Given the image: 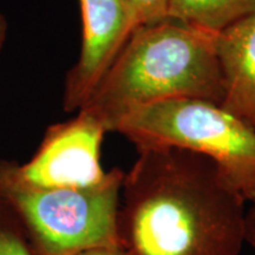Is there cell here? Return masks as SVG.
<instances>
[{
  "label": "cell",
  "instance_id": "obj_5",
  "mask_svg": "<svg viewBox=\"0 0 255 255\" xmlns=\"http://www.w3.org/2000/svg\"><path fill=\"white\" fill-rule=\"evenodd\" d=\"M103 124L79 110L72 119L47 127L33 156L19 163L21 177L40 188L88 187L108 171L101 163Z\"/></svg>",
  "mask_w": 255,
  "mask_h": 255
},
{
  "label": "cell",
  "instance_id": "obj_2",
  "mask_svg": "<svg viewBox=\"0 0 255 255\" xmlns=\"http://www.w3.org/2000/svg\"><path fill=\"white\" fill-rule=\"evenodd\" d=\"M216 37L173 19L138 26L79 110L114 132L130 111L156 102L195 98L221 104Z\"/></svg>",
  "mask_w": 255,
  "mask_h": 255
},
{
  "label": "cell",
  "instance_id": "obj_9",
  "mask_svg": "<svg viewBox=\"0 0 255 255\" xmlns=\"http://www.w3.org/2000/svg\"><path fill=\"white\" fill-rule=\"evenodd\" d=\"M0 255H33L20 222L12 209L0 200Z\"/></svg>",
  "mask_w": 255,
  "mask_h": 255
},
{
  "label": "cell",
  "instance_id": "obj_12",
  "mask_svg": "<svg viewBox=\"0 0 255 255\" xmlns=\"http://www.w3.org/2000/svg\"><path fill=\"white\" fill-rule=\"evenodd\" d=\"M75 255H127L126 251L120 245L115 246H100L84 250Z\"/></svg>",
  "mask_w": 255,
  "mask_h": 255
},
{
  "label": "cell",
  "instance_id": "obj_4",
  "mask_svg": "<svg viewBox=\"0 0 255 255\" xmlns=\"http://www.w3.org/2000/svg\"><path fill=\"white\" fill-rule=\"evenodd\" d=\"M137 149L173 146L209 158L244 200H255V130L220 104L174 98L137 108L115 131Z\"/></svg>",
  "mask_w": 255,
  "mask_h": 255
},
{
  "label": "cell",
  "instance_id": "obj_7",
  "mask_svg": "<svg viewBox=\"0 0 255 255\" xmlns=\"http://www.w3.org/2000/svg\"><path fill=\"white\" fill-rule=\"evenodd\" d=\"M221 107L255 130V9L216 37Z\"/></svg>",
  "mask_w": 255,
  "mask_h": 255
},
{
  "label": "cell",
  "instance_id": "obj_13",
  "mask_svg": "<svg viewBox=\"0 0 255 255\" xmlns=\"http://www.w3.org/2000/svg\"><path fill=\"white\" fill-rule=\"evenodd\" d=\"M6 34H7V20L4 15L0 13V51L5 44Z\"/></svg>",
  "mask_w": 255,
  "mask_h": 255
},
{
  "label": "cell",
  "instance_id": "obj_6",
  "mask_svg": "<svg viewBox=\"0 0 255 255\" xmlns=\"http://www.w3.org/2000/svg\"><path fill=\"white\" fill-rule=\"evenodd\" d=\"M82 45L77 63L66 73L63 109H81L113 64L128 38L138 27L126 0H78Z\"/></svg>",
  "mask_w": 255,
  "mask_h": 255
},
{
  "label": "cell",
  "instance_id": "obj_3",
  "mask_svg": "<svg viewBox=\"0 0 255 255\" xmlns=\"http://www.w3.org/2000/svg\"><path fill=\"white\" fill-rule=\"evenodd\" d=\"M124 171L108 170L88 187L40 188L21 177L19 162L0 158V200L20 222L33 255H75L120 245L117 221Z\"/></svg>",
  "mask_w": 255,
  "mask_h": 255
},
{
  "label": "cell",
  "instance_id": "obj_11",
  "mask_svg": "<svg viewBox=\"0 0 255 255\" xmlns=\"http://www.w3.org/2000/svg\"><path fill=\"white\" fill-rule=\"evenodd\" d=\"M252 208L245 213L244 219V239L245 244H248L255 250V200L252 201Z\"/></svg>",
  "mask_w": 255,
  "mask_h": 255
},
{
  "label": "cell",
  "instance_id": "obj_1",
  "mask_svg": "<svg viewBox=\"0 0 255 255\" xmlns=\"http://www.w3.org/2000/svg\"><path fill=\"white\" fill-rule=\"evenodd\" d=\"M137 152L117 221L127 255H240L246 201L214 162L173 146Z\"/></svg>",
  "mask_w": 255,
  "mask_h": 255
},
{
  "label": "cell",
  "instance_id": "obj_8",
  "mask_svg": "<svg viewBox=\"0 0 255 255\" xmlns=\"http://www.w3.org/2000/svg\"><path fill=\"white\" fill-rule=\"evenodd\" d=\"M255 9V0H169L168 19L219 34Z\"/></svg>",
  "mask_w": 255,
  "mask_h": 255
},
{
  "label": "cell",
  "instance_id": "obj_10",
  "mask_svg": "<svg viewBox=\"0 0 255 255\" xmlns=\"http://www.w3.org/2000/svg\"><path fill=\"white\" fill-rule=\"evenodd\" d=\"M138 26L151 25L168 19L169 0H126Z\"/></svg>",
  "mask_w": 255,
  "mask_h": 255
}]
</instances>
